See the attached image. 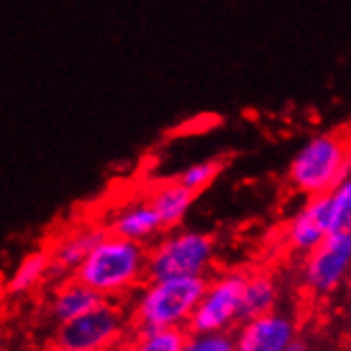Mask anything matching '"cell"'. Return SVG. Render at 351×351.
Segmentation results:
<instances>
[{"label": "cell", "mask_w": 351, "mask_h": 351, "mask_svg": "<svg viewBox=\"0 0 351 351\" xmlns=\"http://www.w3.org/2000/svg\"><path fill=\"white\" fill-rule=\"evenodd\" d=\"M147 247L105 234L79 264L75 279L107 300H126L145 283Z\"/></svg>", "instance_id": "1"}, {"label": "cell", "mask_w": 351, "mask_h": 351, "mask_svg": "<svg viewBox=\"0 0 351 351\" xmlns=\"http://www.w3.org/2000/svg\"><path fill=\"white\" fill-rule=\"evenodd\" d=\"M209 277L145 281L132 292L126 306L130 330H160L188 326Z\"/></svg>", "instance_id": "2"}, {"label": "cell", "mask_w": 351, "mask_h": 351, "mask_svg": "<svg viewBox=\"0 0 351 351\" xmlns=\"http://www.w3.org/2000/svg\"><path fill=\"white\" fill-rule=\"evenodd\" d=\"M349 138L339 132H324L308 138L292 158L287 181L306 198L322 196L349 179Z\"/></svg>", "instance_id": "3"}, {"label": "cell", "mask_w": 351, "mask_h": 351, "mask_svg": "<svg viewBox=\"0 0 351 351\" xmlns=\"http://www.w3.org/2000/svg\"><path fill=\"white\" fill-rule=\"evenodd\" d=\"M215 260V239L198 230L162 232L149 247L145 281L206 277Z\"/></svg>", "instance_id": "4"}, {"label": "cell", "mask_w": 351, "mask_h": 351, "mask_svg": "<svg viewBox=\"0 0 351 351\" xmlns=\"http://www.w3.org/2000/svg\"><path fill=\"white\" fill-rule=\"evenodd\" d=\"M130 335V322L121 300H100L71 322L58 324L53 347L75 351H119Z\"/></svg>", "instance_id": "5"}, {"label": "cell", "mask_w": 351, "mask_h": 351, "mask_svg": "<svg viewBox=\"0 0 351 351\" xmlns=\"http://www.w3.org/2000/svg\"><path fill=\"white\" fill-rule=\"evenodd\" d=\"M247 273L226 271L206 279V287L194 306L190 322L185 326L188 332H232V328L241 322V296Z\"/></svg>", "instance_id": "6"}, {"label": "cell", "mask_w": 351, "mask_h": 351, "mask_svg": "<svg viewBox=\"0 0 351 351\" xmlns=\"http://www.w3.org/2000/svg\"><path fill=\"white\" fill-rule=\"evenodd\" d=\"M351 266V232H330L313 252L302 258V285L317 298L337 294Z\"/></svg>", "instance_id": "7"}, {"label": "cell", "mask_w": 351, "mask_h": 351, "mask_svg": "<svg viewBox=\"0 0 351 351\" xmlns=\"http://www.w3.org/2000/svg\"><path fill=\"white\" fill-rule=\"evenodd\" d=\"M296 337V319L277 308L271 313L243 319L232 328L234 351H283Z\"/></svg>", "instance_id": "8"}, {"label": "cell", "mask_w": 351, "mask_h": 351, "mask_svg": "<svg viewBox=\"0 0 351 351\" xmlns=\"http://www.w3.org/2000/svg\"><path fill=\"white\" fill-rule=\"evenodd\" d=\"M107 234L105 223H90L73 228L71 232H64L58 237L47 252L49 266H47V281L62 283L75 275L79 264L86 260V256L92 252V247Z\"/></svg>", "instance_id": "9"}, {"label": "cell", "mask_w": 351, "mask_h": 351, "mask_svg": "<svg viewBox=\"0 0 351 351\" xmlns=\"http://www.w3.org/2000/svg\"><path fill=\"white\" fill-rule=\"evenodd\" d=\"M330 234V221H328V194L311 196L302 209L292 215V219L285 226V247L300 258H304L308 252Z\"/></svg>", "instance_id": "10"}, {"label": "cell", "mask_w": 351, "mask_h": 351, "mask_svg": "<svg viewBox=\"0 0 351 351\" xmlns=\"http://www.w3.org/2000/svg\"><path fill=\"white\" fill-rule=\"evenodd\" d=\"M105 228L109 234H115L119 239H126L145 247H149L164 232L160 217L147 198L132 200L119 206L111 215V219L105 223Z\"/></svg>", "instance_id": "11"}, {"label": "cell", "mask_w": 351, "mask_h": 351, "mask_svg": "<svg viewBox=\"0 0 351 351\" xmlns=\"http://www.w3.org/2000/svg\"><path fill=\"white\" fill-rule=\"evenodd\" d=\"M147 200L160 217L162 230L169 232V230H175L185 219V215H188V211L192 209V204L196 200V194L190 192L188 188H183L177 179H173V181L156 185L152 194L147 196Z\"/></svg>", "instance_id": "12"}, {"label": "cell", "mask_w": 351, "mask_h": 351, "mask_svg": "<svg viewBox=\"0 0 351 351\" xmlns=\"http://www.w3.org/2000/svg\"><path fill=\"white\" fill-rule=\"evenodd\" d=\"M100 300H105L102 296H98L94 290H90L88 285L79 283L75 277L58 283L56 292L51 296L49 302V315L58 322L64 324L71 322L79 315H84L90 308H94Z\"/></svg>", "instance_id": "13"}, {"label": "cell", "mask_w": 351, "mask_h": 351, "mask_svg": "<svg viewBox=\"0 0 351 351\" xmlns=\"http://www.w3.org/2000/svg\"><path fill=\"white\" fill-rule=\"evenodd\" d=\"M279 283L271 273H247L241 296V322L271 313L279 304Z\"/></svg>", "instance_id": "14"}, {"label": "cell", "mask_w": 351, "mask_h": 351, "mask_svg": "<svg viewBox=\"0 0 351 351\" xmlns=\"http://www.w3.org/2000/svg\"><path fill=\"white\" fill-rule=\"evenodd\" d=\"M47 252H32L15 266V271L5 281V292L9 296H24L34 292L36 287L47 281Z\"/></svg>", "instance_id": "15"}, {"label": "cell", "mask_w": 351, "mask_h": 351, "mask_svg": "<svg viewBox=\"0 0 351 351\" xmlns=\"http://www.w3.org/2000/svg\"><path fill=\"white\" fill-rule=\"evenodd\" d=\"M185 337H188V330L183 328L130 330L119 351H181Z\"/></svg>", "instance_id": "16"}, {"label": "cell", "mask_w": 351, "mask_h": 351, "mask_svg": "<svg viewBox=\"0 0 351 351\" xmlns=\"http://www.w3.org/2000/svg\"><path fill=\"white\" fill-rule=\"evenodd\" d=\"M328 221L330 232H343L351 228V181H343L328 192Z\"/></svg>", "instance_id": "17"}, {"label": "cell", "mask_w": 351, "mask_h": 351, "mask_svg": "<svg viewBox=\"0 0 351 351\" xmlns=\"http://www.w3.org/2000/svg\"><path fill=\"white\" fill-rule=\"evenodd\" d=\"M221 171H223V162L221 160H204V162L192 164L190 169H185L177 177V181L183 185V188H188L190 192H194L198 196L200 192H204L219 177Z\"/></svg>", "instance_id": "18"}, {"label": "cell", "mask_w": 351, "mask_h": 351, "mask_svg": "<svg viewBox=\"0 0 351 351\" xmlns=\"http://www.w3.org/2000/svg\"><path fill=\"white\" fill-rule=\"evenodd\" d=\"M181 351H234L232 332H188L181 345Z\"/></svg>", "instance_id": "19"}, {"label": "cell", "mask_w": 351, "mask_h": 351, "mask_svg": "<svg viewBox=\"0 0 351 351\" xmlns=\"http://www.w3.org/2000/svg\"><path fill=\"white\" fill-rule=\"evenodd\" d=\"M283 351H311V345H308L304 339H300V337H296L290 345H287Z\"/></svg>", "instance_id": "20"}, {"label": "cell", "mask_w": 351, "mask_h": 351, "mask_svg": "<svg viewBox=\"0 0 351 351\" xmlns=\"http://www.w3.org/2000/svg\"><path fill=\"white\" fill-rule=\"evenodd\" d=\"M51 351H75V349H60V347H53Z\"/></svg>", "instance_id": "21"}]
</instances>
